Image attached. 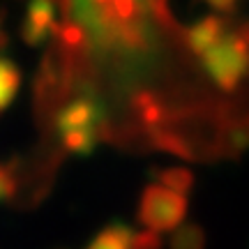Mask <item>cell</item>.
I'll use <instances>...</instances> for the list:
<instances>
[{"label":"cell","mask_w":249,"mask_h":249,"mask_svg":"<svg viewBox=\"0 0 249 249\" xmlns=\"http://www.w3.org/2000/svg\"><path fill=\"white\" fill-rule=\"evenodd\" d=\"M71 9L102 49L143 51L148 44V12L143 0H71Z\"/></svg>","instance_id":"6da1fadb"},{"label":"cell","mask_w":249,"mask_h":249,"mask_svg":"<svg viewBox=\"0 0 249 249\" xmlns=\"http://www.w3.org/2000/svg\"><path fill=\"white\" fill-rule=\"evenodd\" d=\"M104 111L92 99H74L55 118V132L62 145L76 155H90L97 143Z\"/></svg>","instance_id":"7a4b0ae2"},{"label":"cell","mask_w":249,"mask_h":249,"mask_svg":"<svg viewBox=\"0 0 249 249\" xmlns=\"http://www.w3.org/2000/svg\"><path fill=\"white\" fill-rule=\"evenodd\" d=\"M187 214V196L164 185H150L143 189L139 201V222L155 233L173 231Z\"/></svg>","instance_id":"3957f363"},{"label":"cell","mask_w":249,"mask_h":249,"mask_svg":"<svg viewBox=\"0 0 249 249\" xmlns=\"http://www.w3.org/2000/svg\"><path fill=\"white\" fill-rule=\"evenodd\" d=\"M203 65L219 88L233 90L240 83L242 74L247 71V44L240 37H229L224 42H214L208 51H203Z\"/></svg>","instance_id":"277c9868"},{"label":"cell","mask_w":249,"mask_h":249,"mask_svg":"<svg viewBox=\"0 0 249 249\" xmlns=\"http://www.w3.org/2000/svg\"><path fill=\"white\" fill-rule=\"evenodd\" d=\"M134 231L124 224H111L88 245V249H132Z\"/></svg>","instance_id":"5b68a950"},{"label":"cell","mask_w":249,"mask_h":249,"mask_svg":"<svg viewBox=\"0 0 249 249\" xmlns=\"http://www.w3.org/2000/svg\"><path fill=\"white\" fill-rule=\"evenodd\" d=\"M18 70L9 60H0V113L12 104V99L18 90Z\"/></svg>","instance_id":"8992f818"},{"label":"cell","mask_w":249,"mask_h":249,"mask_svg":"<svg viewBox=\"0 0 249 249\" xmlns=\"http://www.w3.org/2000/svg\"><path fill=\"white\" fill-rule=\"evenodd\" d=\"M203 245H205L203 229L196 226V224L180 226L178 231L173 233V238H171V249H203Z\"/></svg>","instance_id":"52a82bcc"},{"label":"cell","mask_w":249,"mask_h":249,"mask_svg":"<svg viewBox=\"0 0 249 249\" xmlns=\"http://www.w3.org/2000/svg\"><path fill=\"white\" fill-rule=\"evenodd\" d=\"M160 182L164 187H169L173 192H178V194H187L192 185H194V176L185 169H164L160 171Z\"/></svg>","instance_id":"ba28073f"},{"label":"cell","mask_w":249,"mask_h":249,"mask_svg":"<svg viewBox=\"0 0 249 249\" xmlns=\"http://www.w3.org/2000/svg\"><path fill=\"white\" fill-rule=\"evenodd\" d=\"M17 189H18V178L14 166L12 164H0V203L12 198L17 194Z\"/></svg>","instance_id":"9c48e42d"},{"label":"cell","mask_w":249,"mask_h":249,"mask_svg":"<svg viewBox=\"0 0 249 249\" xmlns=\"http://www.w3.org/2000/svg\"><path fill=\"white\" fill-rule=\"evenodd\" d=\"M132 249H161V238L150 229L139 231L132 238Z\"/></svg>","instance_id":"30bf717a"}]
</instances>
